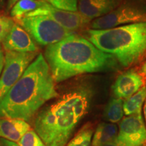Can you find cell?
<instances>
[{"instance_id": "18", "label": "cell", "mask_w": 146, "mask_h": 146, "mask_svg": "<svg viewBox=\"0 0 146 146\" xmlns=\"http://www.w3.org/2000/svg\"><path fill=\"white\" fill-rule=\"evenodd\" d=\"M93 133V125L87 123L78 131L77 134L70 140L66 146H91Z\"/></svg>"}, {"instance_id": "5", "label": "cell", "mask_w": 146, "mask_h": 146, "mask_svg": "<svg viewBox=\"0 0 146 146\" xmlns=\"http://www.w3.org/2000/svg\"><path fill=\"white\" fill-rule=\"evenodd\" d=\"M38 44L48 46L74 33L66 30L52 18L45 16L23 17L16 20Z\"/></svg>"}, {"instance_id": "30", "label": "cell", "mask_w": 146, "mask_h": 146, "mask_svg": "<svg viewBox=\"0 0 146 146\" xmlns=\"http://www.w3.org/2000/svg\"><path fill=\"white\" fill-rule=\"evenodd\" d=\"M145 1H146V0H145Z\"/></svg>"}, {"instance_id": "16", "label": "cell", "mask_w": 146, "mask_h": 146, "mask_svg": "<svg viewBox=\"0 0 146 146\" xmlns=\"http://www.w3.org/2000/svg\"><path fill=\"white\" fill-rule=\"evenodd\" d=\"M45 3L44 0H19L11 8V16L14 20H19L40 8Z\"/></svg>"}, {"instance_id": "2", "label": "cell", "mask_w": 146, "mask_h": 146, "mask_svg": "<svg viewBox=\"0 0 146 146\" xmlns=\"http://www.w3.org/2000/svg\"><path fill=\"white\" fill-rule=\"evenodd\" d=\"M44 58L56 83L79 74L114 68L116 63L112 55L74 33L47 46Z\"/></svg>"}, {"instance_id": "10", "label": "cell", "mask_w": 146, "mask_h": 146, "mask_svg": "<svg viewBox=\"0 0 146 146\" xmlns=\"http://www.w3.org/2000/svg\"><path fill=\"white\" fill-rule=\"evenodd\" d=\"M5 52L35 53L38 47L34 40L23 27L14 23L2 41Z\"/></svg>"}, {"instance_id": "7", "label": "cell", "mask_w": 146, "mask_h": 146, "mask_svg": "<svg viewBox=\"0 0 146 146\" xmlns=\"http://www.w3.org/2000/svg\"><path fill=\"white\" fill-rule=\"evenodd\" d=\"M36 55V52H5L4 65L0 76V102L21 77Z\"/></svg>"}, {"instance_id": "22", "label": "cell", "mask_w": 146, "mask_h": 146, "mask_svg": "<svg viewBox=\"0 0 146 146\" xmlns=\"http://www.w3.org/2000/svg\"><path fill=\"white\" fill-rule=\"evenodd\" d=\"M0 141H1V143L2 146H19L18 145L17 143L8 141V140L5 139L0 138Z\"/></svg>"}, {"instance_id": "6", "label": "cell", "mask_w": 146, "mask_h": 146, "mask_svg": "<svg viewBox=\"0 0 146 146\" xmlns=\"http://www.w3.org/2000/svg\"><path fill=\"white\" fill-rule=\"evenodd\" d=\"M145 22L146 3L143 0H129L123 2L106 15L94 19L91 23V28L94 30H104Z\"/></svg>"}, {"instance_id": "12", "label": "cell", "mask_w": 146, "mask_h": 146, "mask_svg": "<svg viewBox=\"0 0 146 146\" xmlns=\"http://www.w3.org/2000/svg\"><path fill=\"white\" fill-rule=\"evenodd\" d=\"M123 0H78V12L89 20L96 19L110 13Z\"/></svg>"}, {"instance_id": "17", "label": "cell", "mask_w": 146, "mask_h": 146, "mask_svg": "<svg viewBox=\"0 0 146 146\" xmlns=\"http://www.w3.org/2000/svg\"><path fill=\"white\" fill-rule=\"evenodd\" d=\"M123 100L112 98L105 108L104 116L105 119L112 123L120 121L123 117Z\"/></svg>"}, {"instance_id": "9", "label": "cell", "mask_w": 146, "mask_h": 146, "mask_svg": "<svg viewBox=\"0 0 146 146\" xmlns=\"http://www.w3.org/2000/svg\"><path fill=\"white\" fill-rule=\"evenodd\" d=\"M45 16L52 18L60 26L70 32L79 30L87 25L90 20L81 15L79 12H72L58 10L52 7L46 1L42 6L27 14L24 17Z\"/></svg>"}, {"instance_id": "28", "label": "cell", "mask_w": 146, "mask_h": 146, "mask_svg": "<svg viewBox=\"0 0 146 146\" xmlns=\"http://www.w3.org/2000/svg\"><path fill=\"white\" fill-rule=\"evenodd\" d=\"M3 4H4V0H0V8H1Z\"/></svg>"}, {"instance_id": "8", "label": "cell", "mask_w": 146, "mask_h": 146, "mask_svg": "<svg viewBox=\"0 0 146 146\" xmlns=\"http://www.w3.org/2000/svg\"><path fill=\"white\" fill-rule=\"evenodd\" d=\"M116 141L118 146L145 145L146 127L141 114L128 116L120 121Z\"/></svg>"}, {"instance_id": "1", "label": "cell", "mask_w": 146, "mask_h": 146, "mask_svg": "<svg viewBox=\"0 0 146 146\" xmlns=\"http://www.w3.org/2000/svg\"><path fill=\"white\" fill-rule=\"evenodd\" d=\"M58 96L50 67L39 54L0 102V118L29 121L45 102Z\"/></svg>"}, {"instance_id": "21", "label": "cell", "mask_w": 146, "mask_h": 146, "mask_svg": "<svg viewBox=\"0 0 146 146\" xmlns=\"http://www.w3.org/2000/svg\"><path fill=\"white\" fill-rule=\"evenodd\" d=\"M15 22L8 16L0 15V43H2L5 36L8 33Z\"/></svg>"}, {"instance_id": "27", "label": "cell", "mask_w": 146, "mask_h": 146, "mask_svg": "<svg viewBox=\"0 0 146 146\" xmlns=\"http://www.w3.org/2000/svg\"><path fill=\"white\" fill-rule=\"evenodd\" d=\"M144 102H145V104H144V106H143V114H144V118H145V125H146V99Z\"/></svg>"}, {"instance_id": "26", "label": "cell", "mask_w": 146, "mask_h": 146, "mask_svg": "<svg viewBox=\"0 0 146 146\" xmlns=\"http://www.w3.org/2000/svg\"><path fill=\"white\" fill-rule=\"evenodd\" d=\"M104 146H118V144H117V143H116V140H114V141L110 142V143H108V144H106V145H105Z\"/></svg>"}, {"instance_id": "15", "label": "cell", "mask_w": 146, "mask_h": 146, "mask_svg": "<svg viewBox=\"0 0 146 146\" xmlns=\"http://www.w3.org/2000/svg\"><path fill=\"white\" fill-rule=\"evenodd\" d=\"M146 99V85L123 102V111L126 116L141 114V108Z\"/></svg>"}, {"instance_id": "24", "label": "cell", "mask_w": 146, "mask_h": 146, "mask_svg": "<svg viewBox=\"0 0 146 146\" xmlns=\"http://www.w3.org/2000/svg\"><path fill=\"white\" fill-rule=\"evenodd\" d=\"M139 74L142 76H146V61L141 66V68L139 70Z\"/></svg>"}, {"instance_id": "29", "label": "cell", "mask_w": 146, "mask_h": 146, "mask_svg": "<svg viewBox=\"0 0 146 146\" xmlns=\"http://www.w3.org/2000/svg\"><path fill=\"white\" fill-rule=\"evenodd\" d=\"M0 146H2V145H1V141H0Z\"/></svg>"}, {"instance_id": "23", "label": "cell", "mask_w": 146, "mask_h": 146, "mask_svg": "<svg viewBox=\"0 0 146 146\" xmlns=\"http://www.w3.org/2000/svg\"><path fill=\"white\" fill-rule=\"evenodd\" d=\"M3 65H4V53L1 47L0 46V75L2 72Z\"/></svg>"}, {"instance_id": "20", "label": "cell", "mask_w": 146, "mask_h": 146, "mask_svg": "<svg viewBox=\"0 0 146 146\" xmlns=\"http://www.w3.org/2000/svg\"><path fill=\"white\" fill-rule=\"evenodd\" d=\"M19 146H46L33 130H29L18 142Z\"/></svg>"}, {"instance_id": "4", "label": "cell", "mask_w": 146, "mask_h": 146, "mask_svg": "<svg viewBox=\"0 0 146 146\" xmlns=\"http://www.w3.org/2000/svg\"><path fill=\"white\" fill-rule=\"evenodd\" d=\"M86 36L97 48L112 55L125 68L137 64L146 58V22L104 30L89 29Z\"/></svg>"}, {"instance_id": "13", "label": "cell", "mask_w": 146, "mask_h": 146, "mask_svg": "<svg viewBox=\"0 0 146 146\" xmlns=\"http://www.w3.org/2000/svg\"><path fill=\"white\" fill-rule=\"evenodd\" d=\"M31 130L25 120L10 118H0V137L18 143L24 135Z\"/></svg>"}, {"instance_id": "25", "label": "cell", "mask_w": 146, "mask_h": 146, "mask_svg": "<svg viewBox=\"0 0 146 146\" xmlns=\"http://www.w3.org/2000/svg\"><path fill=\"white\" fill-rule=\"evenodd\" d=\"M18 1H19V0H8V10H10V9L12 8V6H13Z\"/></svg>"}, {"instance_id": "3", "label": "cell", "mask_w": 146, "mask_h": 146, "mask_svg": "<svg viewBox=\"0 0 146 146\" xmlns=\"http://www.w3.org/2000/svg\"><path fill=\"white\" fill-rule=\"evenodd\" d=\"M92 93L78 87L41 110L35 120V131L46 146H65L72 131L87 114Z\"/></svg>"}, {"instance_id": "14", "label": "cell", "mask_w": 146, "mask_h": 146, "mask_svg": "<svg viewBox=\"0 0 146 146\" xmlns=\"http://www.w3.org/2000/svg\"><path fill=\"white\" fill-rule=\"evenodd\" d=\"M118 135L117 126L113 123H102L97 127L91 146H104L116 140Z\"/></svg>"}, {"instance_id": "19", "label": "cell", "mask_w": 146, "mask_h": 146, "mask_svg": "<svg viewBox=\"0 0 146 146\" xmlns=\"http://www.w3.org/2000/svg\"><path fill=\"white\" fill-rule=\"evenodd\" d=\"M54 8L68 12H78V0H44Z\"/></svg>"}, {"instance_id": "11", "label": "cell", "mask_w": 146, "mask_h": 146, "mask_svg": "<svg viewBox=\"0 0 146 146\" xmlns=\"http://www.w3.org/2000/svg\"><path fill=\"white\" fill-rule=\"evenodd\" d=\"M143 85V76L135 69H130L118 76L112 89L115 98L127 100L137 92Z\"/></svg>"}]
</instances>
